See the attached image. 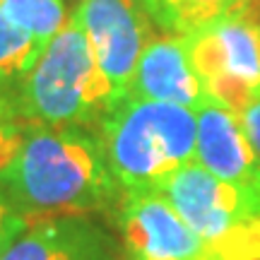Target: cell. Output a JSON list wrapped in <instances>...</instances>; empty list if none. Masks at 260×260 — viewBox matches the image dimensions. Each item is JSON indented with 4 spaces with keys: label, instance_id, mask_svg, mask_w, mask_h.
Instances as JSON below:
<instances>
[{
    "label": "cell",
    "instance_id": "6da1fadb",
    "mask_svg": "<svg viewBox=\"0 0 260 260\" xmlns=\"http://www.w3.org/2000/svg\"><path fill=\"white\" fill-rule=\"evenodd\" d=\"M0 190L31 222L118 210L123 190L106 164L99 133L27 123Z\"/></svg>",
    "mask_w": 260,
    "mask_h": 260
},
{
    "label": "cell",
    "instance_id": "7a4b0ae2",
    "mask_svg": "<svg viewBox=\"0 0 260 260\" xmlns=\"http://www.w3.org/2000/svg\"><path fill=\"white\" fill-rule=\"evenodd\" d=\"M106 164L125 193H152L195 161L198 111L123 96L99 121Z\"/></svg>",
    "mask_w": 260,
    "mask_h": 260
},
{
    "label": "cell",
    "instance_id": "3957f363",
    "mask_svg": "<svg viewBox=\"0 0 260 260\" xmlns=\"http://www.w3.org/2000/svg\"><path fill=\"white\" fill-rule=\"evenodd\" d=\"M113 104L111 84L73 12L12 92V106L19 121L51 128L99 125Z\"/></svg>",
    "mask_w": 260,
    "mask_h": 260
},
{
    "label": "cell",
    "instance_id": "277c9868",
    "mask_svg": "<svg viewBox=\"0 0 260 260\" xmlns=\"http://www.w3.org/2000/svg\"><path fill=\"white\" fill-rule=\"evenodd\" d=\"M159 193L219 260H260V195L214 178L198 161L178 169Z\"/></svg>",
    "mask_w": 260,
    "mask_h": 260
},
{
    "label": "cell",
    "instance_id": "5b68a950",
    "mask_svg": "<svg viewBox=\"0 0 260 260\" xmlns=\"http://www.w3.org/2000/svg\"><path fill=\"white\" fill-rule=\"evenodd\" d=\"M186 41L207 94L241 116L260 92V22L232 12Z\"/></svg>",
    "mask_w": 260,
    "mask_h": 260
},
{
    "label": "cell",
    "instance_id": "8992f818",
    "mask_svg": "<svg viewBox=\"0 0 260 260\" xmlns=\"http://www.w3.org/2000/svg\"><path fill=\"white\" fill-rule=\"evenodd\" d=\"M70 12L80 19L118 104L128 94L142 51L157 37L145 0H84Z\"/></svg>",
    "mask_w": 260,
    "mask_h": 260
},
{
    "label": "cell",
    "instance_id": "52a82bcc",
    "mask_svg": "<svg viewBox=\"0 0 260 260\" xmlns=\"http://www.w3.org/2000/svg\"><path fill=\"white\" fill-rule=\"evenodd\" d=\"M116 222L125 260H219L159 190L125 193Z\"/></svg>",
    "mask_w": 260,
    "mask_h": 260
},
{
    "label": "cell",
    "instance_id": "ba28073f",
    "mask_svg": "<svg viewBox=\"0 0 260 260\" xmlns=\"http://www.w3.org/2000/svg\"><path fill=\"white\" fill-rule=\"evenodd\" d=\"M195 161L229 186L260 195V154L239 113L210 99L198 109Z\"/></svg>",
    "mask_w": 260,
    "mask_h": 260
},
{
    "label": "cell",
    "instance_id": "9c48e42d",
    "mask_svg": "<svg viewBox=\"0 0 260 260\" xmlns=\"http://www.w3.org/2000/svg\"><path fill=\"white\" fill-rule=\"evenodd\" d=\"M125 96L178 104L193 111L212 99L190 63L186 37L178 34H164L149 41L138 60Z\"/></svg>",
    "mask_w": 260,
    "mask_h": 260
},
{
    "label": "cell",
    "instance_id": "30bf717a",
    "mask_svg": "<svg viewBox=\"0 0 260 260\" xmlns=\"http://www.w3.org/2000/svg\"><path fill=\"white\" fill-rule=\"evenodd\" d=\"M3 260H125V255L102 224L87 214H65L31 222Z\"/></svg>",
    "mask_w": 260,
    "mask_h": 260
},
{
    "label": "cell",
    "instance_id": "8fae6325",
    "mask_svg": "<svg viewBox=\"0 0 260 260\" xmlns=\"http://www.w3.org/2000/svg\"><path fill=\"white\" fill-rule=\"evenodd\" d=\"M145 5L167 34L188 37L236 12L241 0H145Z\"/></svg>",
    "mask_w": 260,
    "mask_h": 260
},
{
    "label": "cell",
    "instance_id": "7c38bea8",
    "mask_svg": "<svg viewBox=\"0 0 260 260\" xmlns=\"http://www.w3.org/2000/svg\"><path fill=\"white\" fill-rule=\"evenodd\" d=\"M44 46V41L31 37L27 29L17 27L0 12V82L8 87L10 94L34 68Z\"/></svg>",
    "mask_w": 260,
    "mask_h": 260
},
{
    "label": "cell",
    "instance_id": "4fadbf2b",
    "mask_svg": "<svg viewBox=\"0 0 260 260\" xmlns=\"http://www.w3.org/2000/svg\"><path fill=\"white\" fill-rule=\"evenodd\" d=\"M0 12L44 44L56 37L70 17L65 0H5Z\"/></svg>",
    "mask_w": 260,
    "mask_h": 260
},
{
    "label": "cell",
    "instance_id": "5bb4252c",
    "mask_svg": "<svg viewBox=\"0 0 260 260\" xmlns=\"http://www.w3.org/2000/svg\"><path fill=\"white\" fill-rule=\"evenodd\" d=\"M29 224H31V219L27 214L19 212L17 207L5 198V193L0 190V260L5 258L10 246L27 232Z\"/></svg>",
    "mask_w": 260,
    "mask_h": 260
},
{
    "label": "cell",
    "instance_id": "9a60e30c",
    "mask_svg": "<svg viewBox=\"0 0 260 260\" xmlns=\"http://www.w3.org/2000/svg\"><path fill=\"white\" fill-rule=\"evenodd\" d=\"M24 128H27V123L19 118L0 121V171H5L10 161L15 159L19 145L24 140Z\"/></svg>",
    "mask_w": 260,
    "mask_h": 260
},
{
    "label": "cell",
    "instance_id": "2e32d148",
    "mask_svg": "<svg viewBox=\"0 0 260 260\" xmlns=\"http://www.w3.org/2000/svg\"><path fill=\"white\" fill-rule=\"evenodd\" d=\"M241 121L253 142V147L258 149V154H260V92L253 96L251 102H248V106L241 111Z\"/></svg>",
    "mask_w": 260,
    "mask_h": 260
},
{
    "label": "cell",
    "instance_id": "e0dca14e",
    "mask_svg": "<svg viewBox=\"0 0 260 260\" xmlns=\"http://www.w3.org/2000/svg\"><path fill=\"white\" fill-rule=\"evenodd\" d=\"M8 118H17V116H15V106H12V94L0 82V121H8Z\"/></svg>",
    "mask_w": 260,
    "mask_h": 260
},
{
    "label": "cell",
    "instance_id": "ac0fdd59",
    "mask_svg": "<svg viewBox=\"0 0 260 260\" xmlns=\"http://www.w3.org/2000/svg\"><path fill=\"white\" fill-rule=\"evenodd\" d=\"M239 15L243 17H251L255 22H260V0H241V5L236 8Z\"/></svg>",
    "mask_w": 260,
    "mask_h": 260
},
{
    "label": "cell",
    "instance_id": "d6986e66",
    "mask_svg": "<svg viewBox=\"0 0 260 260\" xmlns=\"http://www.w3.org/2000/svg\"><path fill=\"white\" fill-rule=\"evenodd\" d=\"M73 3H75V5H80V3H84V0H73ZM75 5H73V8H75Z\"/></svg>",
    "mask_w": 260,
    "mask_h": 260
},
{
    "label": "cell",
    "instance_id": "ffe728a7",
    "mask_svg": "<svg viewBox=\"0 0 260 260\" xmlns=\"http://www.w3.org/2000/svg\"><path fill=\"white\" fill-rule=\"evenodd\" d=\"M3 5H5V0H0V10H3Z\"/></svg>",
    "mask_w": 260,
    "mask_h": 260
}]
</instances>
